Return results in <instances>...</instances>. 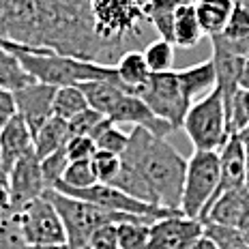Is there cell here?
<instances>
[{
	"label": "cell",
	"instance_id": "cell-43",
	"mask_svg": "<svg viewBox=\"0 0 249 249\" xmlns=\"http://www.w3.org/2000/svg\"><path fill=\"white\" fill-rule=\"evenodd\" d=\"M238 88H249V56L243 62V71H241V77H238Z\"/></svg>",
	"mask_w": 249,
	"mask_h": 249
},
{
	"label": "cell",
	"instance_id": "cell-10",
	"mask_svg": "<svg viewBox=\"0 0 249 249\" xmlns=\"http://www.w3.org/2000/svg\"><path fill=\"white\" fill-rule=\"evenodd\" d=\"M7 187L11 194V211H22L26 204L43 196L48 187L41 172V159L37 157L35 148L11 168L7 176Z\"/></svg>",
	"mask_w": 249,
	"mask_h": 249
},
{
	"label": "cell",
	"instance_id": "cell-7",
	"mask_svg": "<svg viewBox=\"0 0 249 249\" xmlns=\"http://www.w3.org/2000/svg\"><path fill=\"white\" fill-rule=\"evenodd\" d=\"M219 187V155L196 150L187 161L180 213L191 219H202Z\"/></svg>",
	"mask_w": 249,
	"mask_h": 249
},
{
	"label": "cell",
	"instance_id": "cell-3",
	"mask_svg": "<svg viewBox=\"0 0 249 249\" xmlns=\"http://www.w3.org/2000/svg\"><path fill=\"white\" fill-rule=\"evenodd\" d=\"M88 4L106 65H116V60L131 50H144L148 0H88Z\"/></svg>",
	"mask_w": 249,
	"mask_h": 249
},
{
	"label": "cell",
	"instance_id": "cell-15",
	"mask_svg": "<svg viewBox=\"0 0 249 249\" xmlns=\"http://www.w3.org/2000/svg\"><path fill=\"white\" fill-rule=\"evenodd\" d=\"M219 187L215 196L228 189H238L247 183V153L238 133H232L219 148Z\"/></svg>",
	"mask_w": 249,
	"mask_h": 249
},
{
	"label": "cell",
	"instance_id": "cell-31",
	"mask_svg": "<svg viewBox=\"0 0 249 249\" xmlns=\"http://www.w3.org/2000/svg\"><path fill=\"white\" fill-rule=\"evenodd\" d=\"M249 127V88H238L228 112V133H241Z\"/></svg>",
	"mask_w": 249,
	"mask_h": 249
},
{
	"label": "cell",
	"instance_id": "cell-17",
	"mask_svg": "<svg viewBox=\"0 0 249 249\" xmlns=\"http://www.w3.org/2000/svg\"><path fill=\"white\" fill-rule=\"evenodd\" d=\"M33 148H35L33 133H30L28 124L24 123V118L18 114V116L0 131V153H2V165H4L7 176L11 172L13 165Z\"/></svg>",
	"mask_w": 249,
	"mask_h": 249
},
{
	"label": "cell",
	"instance_id": "cell-38",
	"mask_svg": "<svg viewBox=\"0 0 249 249\" xmlns=\"http://www.w3.org/2000/svg\"><path fill=\"white\" fill-rule=\"evenodd\" d=\"M84 249H121L116 226L110 224V226H101L99 230H95L92 236L88 238Z\"/></svg>",
	"mask_w": 249,
	"mask_h": 249
},
{
	"label": "cell",
	"instance_id": "cell-45",
	"mask_svg": "<svg viewBox=\"0 0 249 249\" xmlns=\"http://www.w3.org/2000/svg\"><path fill=\"white\" fill-rule=\"evenodd\" d=\"M24 249H69V245H26Z\"/></svg>",
	"mask_w": 249,
	"mask_h": 249
},
{
	"label": "cell",
	"instance_id": "cell-35",
	"mask_svg": "<svg viewBox=\"0 0 249 249\" xmlns=\"http://www.w3.org/2000/svg\"><path fill=\"white\" fill-rule=\"evenodd\" d=\"M26 241L19 228L18 215L13 211L4 213L0 219V249H24Z\"/></svg>",
	"mask_w": 249,
	"mask_h": 249
},
{
	"label": "cell",
	"instance_id": "cell-47",
	"mask_svg": "<svg viewBox=\"0 0 249 249\" xmlns=\"http://www.w3.org/2000/svg\"><path fill=\"white\" fill-rule=\"evenodd\" d=\"M191 2H198V0H191Z\"/></svg>",
	"mask_w": 249,
	"mask_h": 249
},
{
	"label": "cell",
	"instance_id": "cell-11",
	"mask_svg": "<svg viewBox=\"0 0 249 249\" xmlns=\"http://www.w3.org/2000/svg\"><path fill=\"white\" fill-rule=\"evenodd\" d=\"M204 234V221L185 217L183 213L150 224L148 249H187Z\"/></svg>",
	"mask_w": 249,
	"mask_h": 249
},
{
	"label": "cell",
	"instance_id": "cell-9",
	"mask_svg": "<svg viewBox=\"0 0 249 249\" xmlns=\"http://www.w3.org/2000/svg\"><path fill=\"white\" fill-rule=\"evenodd\" d=\"M13 213L18 215L26 245H67L62 219L45 196Z\"/></svg>",
	"mask_w": 249,
	"mask_h": 249
},
{
	"label": "cell",
	"instance_id": "cell-27",
	"mask_svg": "<svg viewBox=\"0 0 249 249\" xmlns=\"http://www.w3.org/2000/svg\"><path fill=\"white\" fill-rule=\"evenodd\" d=\"M97 174L95 168H92L90 159H84V161H69L62 178L56 183L54 187H69V189H86V187L97 185ZM52 187V189H54Z\"/></svg>",
	"mask_w": 249,
	"mask_h": 249
},
{
	"label": "cell",
	"instance_id": "cell-42",
	"mask_svg": "<svg viewBox=\"0 0 249 249\" xmlns=\"http://www.w3.org/2000/svg\"><path fill=\"white\" fill-rule=\"evenodd\" d=\"M187 249H217V245L211 241L209 236H204V234H202V236L198 238V241H196V243H191V245L187 247Z\"/></svg>",
	"mask_w": 249,
	"mask_h": 249
},
{
	"label": "cell",
	"instance_id": "cell-5",
	"mask_svg": "<svg viewBox=\"0 0 249 249\" xmlns=\"http://www.w3.org/2000/svg\"><path fill=\"white\" fill-rule=\"evenodd\" d=\"M43 196L54 204L56 213L60 215L69 249H84L88 238L92 236V232L99 230L101 226H110V224L118 226V224H124V221H153V219H146V217L106 211L101 206H95L84 200H75L71 196H65L54 189H45Z\"/></svg>",
	"mask_w": 249,
	"mask_h": 249
},
{
	"label": "cell",
	"instance_id": "cell-32",
	"mask_svg": "<svg viewBox=\"0 0 249 249\" xmlns=\"http://www.w3.org/2000/svg\"><path fill=\"white\" fill-rule=\"evenodd\" d=\"M204 236H209L217 245V249H249L247 243L243 241L241 232L230 226H217L204 221Z\"/></svg>",
	"mask_w": 249,
	"mask_h": 249
},
{
	"label": "cell",
	"instance_id": "cell-12",
	"mask_svg": "<svg viewBox=\"0 0 249 249\" xmlns=\"http://www.w3.org/2000/svg\"><path fill=\"white\" fill-rule=\"evenodd\" d=\"M211 43H213V58L211 60H213V65H215V75H217L215 88L221 92V99H224V106H226V116H228L232 99H234V95L238 90V77H241L245 56L228 39L221 37V35L211 37Z\"/></svg>",
	"mask_w": 249,
	"mask_h": 249
},
{
	"label": "cell",
	"instance_id": "cell-33",
	"mask_svg": "<svg viewBox=\"0 0 249 249\" xmlns=\"http://www.w3.org/2000/svg\"><path fill=\"white\" fill-rule=\"evenodd\" d=\"M92 168H95L97 180L101 185H112L114 178L121 172V155L106 153V150H97L90 159Z\"/></svg>",
	"mask_w": 249,
	"mask_h": 249
},
{
	"label": "cell",
	"instance_id": "cell-13",
	"mask_svg": "<svg viewBox=\"0 0 249 249\" xmlns=\"http://www.w3.org/2000/svg\"><path fill=\"white\" fill-rule=\"evenodd\" d=\"M107 121L112 124H131L133 129H146L148 133H153L155 138H168L170 133H174L176 129L170 123L161 121L159 116H155L150 112V107L140 99L138 95H131V92H124V95L118 99V103L114 106V110L107 114Z\"/></svg>",
	"mask_w": 249,
	"mask_h": 249
},
{
	"label": "cell",
	"instance_id": "cell-40",
	"mask_svg": "<svg viewBox=\"0 0 249 249\" xmlns=\"http://www.w3.org/2000/svg\"><path fill=\"white\" fill-rule=\"evenodd\" d=\"M11 211V194H9V187L0 183V215Z\"/></svg>",
	"mask_w": 249,
	"mask_h": 249
},
{
	"label": "cell",
	"instance_id": "cell-4",
	"mask_svg": "<svg viewBox=\"0 0 249 249\" xmlns=\"http://www.w3.org/2000/svg\"><path fill=\"white\" fill-rule=\"evenodd\" d=\"M0 45L7 52H11L13 56H18L26 73L35 82H41V84H48L54 88L80 86L84 82H95V80H118L114 65L80 60L73 58V56L56 54V52L45 48H26V45L13 43V41L7 39H0Z\"/></svg>",
	"mask_w": 249,
	"mask_h": 249
},
{
	"label": "cell",
	"instance_id": "cell-20",
	"mask_svg": "<svg viewBox=\"0 0 249 249\" xmlns=\"http://www.w3.org/2000/svg\"><path fill=\"white\" fill-rule=\"evenodd\" d=\"M80 90L84 92L86 103L90 110L103 114L107 118V114L114 110V106L118 99L124 95V86L121 80H95V82H84L80 84Z\"/></svg>",
	"mask_w": 249,
	"mask_h": 249
},
{
	"label": "cell",
	"instance_id": "cell-41",
	"mask_svg": "<svg viewBox=\"0 0 249 249\" xmlns=\"http://www.w3.org/2000/svg\"><path fill=\"white\" fill-rule=\"evenodd\" d=\"M236 230H238V232H241L243 241H245V243H247V247H249V206H247L245 215H243V219H241V221H238Z\"/></svg>",
	"mask_w": 249,
	"mask_h": 249
},
{
	"label": "cell",
	"instance_id": "cell-8",
	"mask_svg": "<svg viewBox=\"0 0 249 249\" xmlns=\"http://www.w3.org/2000/svg\"><path fill=\"white\" fill-rule=\"evenodd\" d=\"M136 95L150 107L155 116L170 123L174 129L183 127V121L191 107L189 97L185 95L176 71L153 73L146 86H142Z\"/></svg>",
	"mask_w": 249,
	"mask_h": 249
},
{
	"label": "cell",
	"instance_id": "cell-16",
	"mask_svg": "<svg viewBox=\"0 0 249 249\" xmlns=\"http://www.w3.org/2000/svg\"><path fill=\"white\" fill-rule=\"evenodd\" d=\"M249 206V189L247 187H238V189H228L217 194L213 202L206 209L202 221L217 226H230L236 228L238 221L243 219Z\"/></svg>",
	"mask_w": 249,
	"mask_h": 249
},
{
	"label": "cell",
	"instance_id": "cell-28",
	"mask_svg": "<svg viewBox=\"0 0 249 249\" xmlns=\"http://www.w3.org/2000/svg\"><path fill=\"white\" fill-rule=\"evenodd\" d=\"M144 60H146L150 73H163V71H172L174 65V43L163 39H157L153 43L144 45L142 50Z\"/></svg>",
	"mask_w": 249,
	"mask_h": 249
},
{
	"label": "cell",
	"instance_id": "cell-22",
	"mask_svg": "<svg viewBox=\"0 0 249 249\" xmlns=\"http://www.w3.org/2000/svg\"><path fill=\"white\" fill-rule=\"evenodd\" d=\"M180 80V86H183L185 95L189 97V101L194 103V99L198 95H209V90H215L217 86V75H215V65L213 60H204L200 65L187 67V69L176 71Z\"/></svg>",
	"mask_w": 249,
	"mask_h": 249
},
{
	"label": "cell",
	"instance_id": "cell-14",
	"mask_svg": "<svg viewBox=\"0 0 249 249\" xmlns=\"http://www.w3.org/2000/svg\"><path fill=\"white\" fill-rule=\"evenodd\" d=\"M13 95H15V103H18V114L24 118V123L28 124L30 133H33V138H35V133H37L52 116L56 88L41 84V82H33V84L15 90Z\"/></svg>",
	"mask_w": 249,
	"mask_h": 249
},
{
	"label": "cell",
	"instance_id": "cell-24",
	"mask_svg": "<svg viewBox=\"0 0 249 249\" xmlns=\"http://www.w3.org/2000/svg\"><path fill=\"white\" fill-rule=\"evenodd\" d=\"M183 0H148V24L157 30L159 39L172 43L174 13Z\"/></svg>",
	"mask_w": 249,
	"mask_h": 249
},
{
	"label": "cell",
	"instance_id": "cell-1",
	"mask_svg": "<svg viewBox=\"0 0 249 249\" xmlns=\"http://www.w3.org/2000/svg\"><path fill=\"white\" fill-rule=\"evenodd\" d=\"M0 39L106 65L88 0H0Z\"/></svg>",
	"mask_w": 249,
	"mask_h": 249
},
{
	"label": "cell",
	"instance_id": "cell-18",
	"mask_svg": "<svg viewBox=\"0 0 249 249\" xmlns=\"http://www.w3.org/2000/svg\"><path fill=\"white\" fill-rule=\"evenodd\" d=\"M204 33L200 28L198 15H196V4L191 0H183L174 13V30H172V43L174 48H196L202 41Z\"/></svg>",
	"mask_w": 249,
	"mask_h": 249
},
{
	"label": "cell",
	"instance_id": "cell-36",
	"mask_svg": "<svg viewBox=\"0 0 249 249\" xmlns=\"http://www.w3.org/2000/svg\"><path fill=\"white\" fill-rule=\"evenodd\" d=\"M67 165H69V157H67L65 146L58 148L56 153H52L50 157L41 159V172H43V180H45V187H48V189H52V187L62 178Z\"/></svg>",
	"mask_w": 249,
	"mask_h": 249
},
{
	"label": "cell",
	"instance_id": "cell-44",
	"mask_svg": "<svg viewBox=\"0 0 249 249\" xmlns=\"http://www.w3.org/2000/svg\"><path fill=\"white\" fill-rule=\"evenodd\" d=\"M238 138H241L243 146H245V153H247V163H249V127H247V129H243V131L238 133Z\"/></svg>",
	"mask_w": 249,
	"mask_h": 249
},
{
	"label": "cell",
	"instance_id": "cell-39",
	"mask_svg": "<svg viewBox=\"0 0 249 249\" xmlns=\"http://www.w3.org/2000/svg\"><path fill=\"white\" fill-rule=\"evenodd\" d=\"M18 116V103H15L13 90L0 88V131Z\"/></svg>",
	"mask_w": 249,
	"mask_h": 249
},
{
	"label": "cell",
	"instance_id": "cell-46",
	"mask_svg": "<svg viewBox=\"0 0 249 249\" xmlns=\"http://www.w3.org/2000/svg\"><path fill=\"white\" fill-rule=\"evenodd\" d=\"M0 183L7 185V172H4V165H2V153H0Z\"/></svg>",
	"mask_w": 249,
	"mask_h": 249
},
{
	"label": "cell",
	"instance_id": "cell-19",
	"mask_svg": "<svg viewBox=\"0 0 249 249\" xmlns=\"http://www.w3.org/2000/svg\"><path fill=\"white\" fill-rule=\"evenodd\" d=\"M194 4L202 33L206 37L224 35L226 26L232 18V11H234V0H198Z\"/></svg>",
	"mask_w": 249,
	"mask_h": 249
},
{
	"label": "cell",
	"instance_id": "cell-37",
	"mask_svg": "<svg viewBox=\"0 0 249 249\" xmlns=\"http://www.w3.org/2000/svg\"><path fill=\"white\" fill-rule=\"evenodd\" d=\"M67 157L69 161H84V159H92V155L97 153L95 140L88 136H77V138H69L65 144Z\"/></svg>",
	"mask_w": 249,
	"mask_h": 249
},
{
	"label": "cell",
	"instance_id": "cell-23",
	"mask_svg": "<svg viewBox=\"0 0 249 249\" xmlns=\"http://www.w3.org/2000/svg\"><path fill=\"white\" fill-rule=\"evenodd\" d=\"M67 144V121H62L58 116L48 118V123L35 133L33 138V146L39 159L50 157L52 153H56L58 148H62Z\"/></svg>",
	"mask_w": 249,
	"mask_h": 249
},
{
	"label": "cell",
	"instance_id": "cell-21",
	"mask_svg": "<svg viewBox=\"0 0 249 249\" xmlns=\"http://www.w3.org/2000/svg\"><path fill=\"white\" fill-rule=\"evenodd\" d=\"M116 73L121 84L124 86V90L136 95L142 86H146V82L150 80V69L144 60V54L140 50H131L127 54H123L121 58L116 60Z\"/></svg>",
	"mask_w": 249,
	"mask_h": 249
},
{
	"label": "cell",
	"instance_id": "cell-29",
	"mask_svg": "<svg viewBox=\"0 0 249 249\" xmlns=\"http://www.w3.org/2000/svg\"><path fill=\"white\" fill-rule=\"evenodd\" d=\"M150 224L153 221H124L118 224V245L121 249H148Z\"/></svg>",
	"mask_w": 249,
	"mask_h": 249
},
{
	"label": "cell",
	"instance_id": "cell-6",
	"mask_svg": "<svg viewBox=\"0 0 249 249\" xmlns=\"http://www.w3.org/2000/svg\"><path fill=\"white\" fill-rule=\"evenodd\" d=\"M183 131L187 133L196 150L219 153V148L226 144L230 133H228L226 106L217 88L191 103L183 121Z\"/></svg>",
	"mask_w": 249,
	"mask_h": 249
},
{
	"label": "cell",
	"instance_id": "cell-2",
	"mask_svg": "<svg viewBox=\"0 0 249 249\" xmlns=\"http://www.w3.org/2000/svg\"><path fill=\"white\" fill-rule=\"evenodd\" d=\"M121 157L138 163L159 206L180 211L187 161L168 140L155 138L146 129L136 127L129 133L127 148Z\"/></svg>",
	"mask_w": 249,
	"mask_h": 249
},
{
	"label": "cell",
	"instance_id": "cell-30",
	"mask_svg": "<svg viewBox=\"0 0 249 249\" xmlns=\"http://www.w3.org/2000/svg\"><path fill=\"white\" fill-rule=\"evenodd\" d=\"M92 140H95V146L97 150H106V153H114V155H123V150L127 148V142H129V136L124 131L112 124L110 121H103L99 124L95 133H92Z\"/></svg>",
	"mask_w": 249,
	"mask_h": 249
},
{
	"label": "cell",
	"instance_id": "cell-48",
	"mask_svg": "<svg viewBox=\"0 0 249 249\" xmlns=\"http://www.w3.org/2000/svg\"><path fill=\"white\" fill-rule=\"evenodd\" d=\"M0 219H2V215H0Z\"/></svg>",
	"mask_w": 249,
	"mask_h": 249
},
{
	"label": "cell",
	"instance_id": "cell-25",
	"mask_svg": "<svg viewBox=\"0 0 249 249\" xmlns=\"http://www.w3.org/2000/svg\"><path fill=\"white\" fill-rule=\"evenodd\" d=\"M84 110H88V103H86L84 92L80 90V86L56 88L54 106H52V114H54V116L69 123L71 118H75L77 114H82Z\"/></svg>",
	"mask_w": 249,
	"mask_h": 249
},
{
	"label": "cell",
	"instance_id": "cell-34",
	"mask_svg": "<svg viewBox=\"0 0 249 249\" xmlns=\"http://www.w3.org/2000/svg\"><path fill=\"white\" fill-rule=\"evenodd\" d=\"M106 121V116L95 110H84L82 114H77L75 118H71L69 123H67V140L69 138H77V136H88L92 138V133L99 129V124Z\"/></svg>",
	"mask_w": 249,
	"mask_h": 249
},
{
	"label": "cell",
	"instance_id": "cell-26",
	"mask_svg": "<svg viewBox=\"0 0 249 249\" xmlns=\"http://www.w3.org/2000/svg\"><path fill=\"white\" fill-rule=\"evenodd\" d=\"M33 77L26 73L22 62L18 60V56H13L11 52H7L0 45V88L7 90H19V88L33 84Z\"/></svg>",
	"mask_w": 249,
	"mask_h": 249
}]
</instances>
